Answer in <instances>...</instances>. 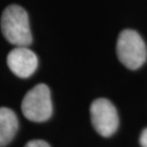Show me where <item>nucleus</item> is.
Segmentation results:
<instances>
[{
  "label": "nucleus",
  "instance_id": "f03ea898",
  "mask_svg": "<svg viewBox=\"0 0 147 147\" xmlns=\"http://www.w3.org/2000/svg\"><path fill=\"white\" fill-rule=\"evenodd\" d=\"M117 55L123 65L130 70H136L146 61V45L137 32L124 30L118 38Z\"/></svg>",
  "mask_w": 147,
  "mask_h": 147
},
{
  "label": "nucleus",
  "instance_id": "20e7f679",
  "mask_svg": "<svg viewBox=\"0 0 147 147\" xmlns=\"http://www.w3.org/2000/svg\"><path fill=\"white\" fill-rule=\"evenodd\" d=\"M90 118L96 132L104 137L111 136L119 126L116 107L106 98H98L93 101L90 106Z\"/></svg>",
  "mask_w": 147,
  "mask_h": 147
},
{
  "label": "nucleus",
  "instance_id": "39448f33",
  "mask_svg": "<svg viewBox=\"0 0 147 147\" xmlns=\"http://www.w3.org/2000/svg\"><path fill=\"white\" fill-rule=\"evenodd\" d=\"M7 62L9 69L16 76L26 79L36 71L38 59L27 47H16L9 53Z\"/></svg>",
  "mask_w": 147,
  "mask_h": 147
},
{
  "label": "nucleus",
  "instance_id": "423d86ee",
  "mask_svg": "<svg viewBox=\"0 0 147 147\" xmlns=\"http://www.w3.org/2000/svg\"><path fill=\"white\" fill-rule=\"evenodd\" d=\"M19 121L16 113L9 108H0V147L7 146L16 136Z\"/></svg>",
  "mask_w": 147,
  "mask_h": 147
},
{
  "label": "nucleus",
  "instance_id": "f257e3e1",
  "mask_svg": "<svg viewBox=\"0 0 147 147\" xmlns=\"http://www.w3.org/2000/svg\"><path fill=\"white\" fill-rule=\"evenodd\" d=\"M1 32L8 42L18 47H27L33 40L27 12L20 5H11L2 12Z\"/></svg>",
  "mask_w": 147,
  "mask_h": 147
},
{
  "label": "nucleus",
  "instance_id": "6e6552de",
  "mask_svg": "<svg viewBox=\"0 0 147 147\" xmlns=\"http://www.w3.org/2000/svg\"><path fill=\"white\" fill-rule=\"evenodd\" d=\"M140 143L142 147H147V127L142 132L141 137H140Z\"/></svg>",
  "mask_w": 147,
  "mask_h": 147
},
{
  "label": "nucleus",
  "instance_id": "0eeeda50",
  "mask_svg": "<svg viewBox=\"0 0 147 147\" xmlns=\"http://www.w3.org/2000/svg\"><path fill=\"white\" fill-rule=\"evenodd\" d=\"M25 147H50V145L47 142L42 141V140H34V141L27 143Z\"/></svg>",
  "mask_w": 147,
  "mask_h": 147
},
{
  "label": "nucleus",
  "instance_id": "7ed1b4c3",
  "mask_svg": "<svg viewBox=\"0 0 147 147\" xmlns=\"http://www.w3.org/2000/svg\"><path fill=\"white\" fill-rule=\"evenodd\" d=\"M22 112L33 122H45L53 115V101L47 85L38 84L27 92L22 101Z\"/></svg>",
  "mask_w": 147,
  "mask_h": 147
}]
</instances>
